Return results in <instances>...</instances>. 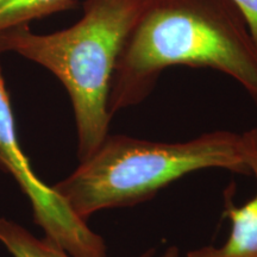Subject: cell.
Returning <instances> with one entry per match:
<instances>
[{"label":"cell","instance_id":"obj_1","mask_svg":"<svg viewBox=\"0 0 257 257\" xmlns=\"http://www.w3.org/2000/svg\"><path fill=\"white\" fill-rule=\"evenodd\" d=\"M175 66L226 74L257 105V43L231 0H148L112 75L111 117L142 104Z\"/></svg>","mask_w":257,"mask_h":257},{"label":"cell","instance_id":"obj_2","mask_svg":"<svg viewBox=\"0 0 257 257\" xmlns=\"http://www.w3.org/2000/svg\"><path fill=\"white\" fill-rule=\"evenodd\" d=\"M148 0H86L80 21L51 34L29 25L0 32V54L14 53L54 74L68 93L75 118L79 161L110 135L112 75Z\"/></svg>","mask_w":257,"mask_h":257},{"label":"cell","instance_id":"obj_3","mask_svg":"<svg viewBox=\"0 0 257 257\" xmlns=\"http://www.w3.org/2000/svg\"><path fill=\"white\" fill-rule=\"evenodd\" d=\"M250 175L242 134L218 130L185 142L108 135L88 159L53 188L83 220L96 212L149 201L167 186L204 169Z\"/></svg>","mask_w":257,"mask_h":257},{"label":"cell","instance_id":"obj_4","mask_svg":"<svg viewBox=\"0 0 257 257\" xmlns=\"http://www.w3.org/2000/svg\"><path fill=\"white\" fill-rule=\"evenodd\" d=\"M0 169L14 176L31 202L34 221L46 237L72 257H107L101 236L72 210L53 186L44 184L31 168L19 144L11 99L0 63Z\"/></svg>","mask_w":257,"mask_h":257},{"label":"cell","instance_id":"obj_5","mask_svg":"<svg viewBox=\"0 0 257 257\" xmlns=\"http://www.w3.org/2000/svg\"><path fill=\"white\" fill-rule=\"evenodd\" d=\"M242 144L250 173L257 180V127L242 134ZM224 217L231 223L224 244L191 250L186 257H257V192L243 206H236L226 199Z\"/></svg>","mask_w":257,"mask_h":257},{"label":"cell","instance_id":"obj_6","mask_svg":"<svg viewBox=\"0 0 257 257\" xmlns=\"http://www.w3.org/2000/svg\"><path fill=\"white\" fill-rule=\"evenodd\" d=\"M0 242L14 257H72L51 240L38 239L23 226L0 217ZM156 249L150 248L136 257H154Z\"/></svg>","mask_w":257,"mask_h":257},{"label":"cell","instance_id":"obj_7","mask_svg":"<svg viewBox=\"0 0 257 257\" xmlns=\"http://www.w3.org/2000/svg\"><path fill=\"white\" fill-rule=\"evenodd\" d=\"M76 4V0H0V32L73 10Z\"/></svg>","mask_w":257,"mask_h":257},{"label":"cell","instance_id":"obj_8","mask_svg":"<svg viewBox=\"0 0 257 257\" xmlns=\"http://www.w3.org/2000/svg\"><path fill=\"white\" fill-rule=\"evenodd\" d=\"M242 12L253 40L257 43V0H231Z\"/></svg>","mask_w":257,"mask_h":257},{"label":"cell","instance_id":"obj_9","mask_svg":"<svg viewBox=\"0 0 257 257\" xmlns=\"http://www.w3.org/2000/svg\"><path fill=\"white\" fill-rule=\"evenodd\" d=\"M154 257H180V252L178 246H169L165 250V252L161 253L160 256H154Z\"/></svg>","mask_w":257,"mask_h":257}]
</instances>
